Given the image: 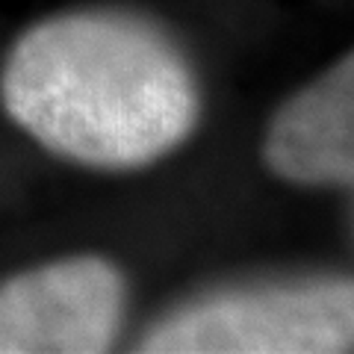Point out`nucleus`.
Segmentation results:
<instances>
[{
    "mask_svg": "<svg viewBox=\"0 0 354 354\" xmlns=\"http://www.w3.org/2000/svg\"><path fill=\"white\" fill-rule=\"evenodd\" d=\"M354 295L348 281L213 298L177 313L145 339L169 354H328L351 351Z\"/></svg>",
    "mask_w": 354,
    "mask_h": 354,
    "instance_id": "f03ea898",
    "label": "nucleus"
},
{
    "mask_svg": "<svg viewBox=\"0 0 354 354\" xmlns=\"http://www.w3.org/2000/svg\"><path fill=\"white\" fill-rule=\"evenodd\" d=\"M266 160L286 180L351 183L354 174V65L342 59L274 118Z\"/></svg>",
    "mask_w": 354,
    "mask_h": 354,
    "instance_id": "20e7f679",
    "label": "nucleus"
},
{
    "mask_svg": "<svg viewBox=\"0 0 354 354\" xmlns=\"http://www.w3.org/2000/svg\"><path fill=\"white\" fill-rule=\"evenodd\" d=\"M124 313V281L104 260L77 257L0 286V354L106 351Z\"/></svg>",
    "mask_w": 354,
    "mask_h": 354,
    "instance_id": "7ed1b4c3",
    "label": "nucleus"
},
{
    "mask_svg": "<svg viewBox=\"0 0 354 354\" xmlns=\"http://www.w3.org/2000/svg\"><path fill=\"white\" fill-rule=\"evenodd\" d=\"M3 104L41 145L101 169H136L189 136L198 92L162 36L121 15H62L15 44Z\"/></svg>",
    "mask_w": 354,
    "mask_h": 354,
    "instance_id": "f257e3e1",
    "label": "nucleus"
}]
</instances>
